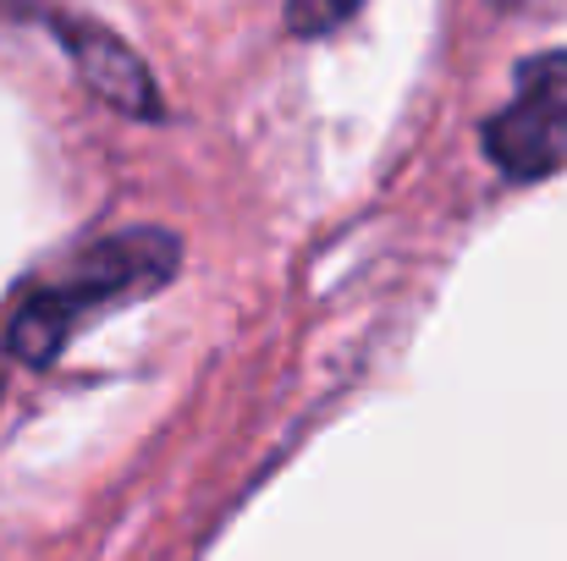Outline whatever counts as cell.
I'll return each instance as SVG.
<instances>
[{
    "mask_svg": "<svg viewBox=\"0 0 567 561\" xmlns=\"http://www.w3.org/2000/svg\"><path fill=\"white\" fill-rule=\"evenodd\" d=\"M359 0H287V28L292 33H331L342 17H353Z\"/></svg>",
    "mask_w": 567,
    "mask_h": 561,
    "instance_id": "cell-4",
    "label": "cell"
},
{
    "mask_svg": "<svg viewBox=\"0 0 567 561\" xmlns=\"http://www.w3.org/2000/svg\"><path fill=\"white\" fill-rule=\"evenodd\" d=\"M55 33H61L66 55L78 61L83 83H89L105 105H116V111H127V116H161V94H155L144 61H138L122 39H111L105 28H89V22H66V17H55Z\"/></svg>",
    "mask_w": 567,
    "mask_h": 561,
    "instance_id": "cell-3",
    "label": "cell"
},
{
    "mask_svg": "<svg viewBox=\"0 0 567 561\" xmlns=\"http://www.w3.org/2000/svg\"><path fill=\"white\" fill-rule=\"evenodd\" d=\"M485 155L518 177V183H540L567 166V55L546 50L529 55L518 66L513 100L507 111H496L485 122Z\"/></svg>",
    "mask_w": 567,
    "mask_h": 561,
    "instance_id": "cell-2",
    "label": "cell"
},
{
    "mask_svg": "<svg viewBox=\"0 0 567 561\" xmlns=\"http://www.w3.org/2000/svg\"><path fill=\"white\" fill-rule=\"evenodd\" d=\"M172 276H177V237H166V231L111 237V242L89 248L78 259V270H66L61 281L39 287L17 309L11 353L28 359V364H50L89 314H100L111 303H127V298H144V292H155Z\"/></svg>",
    "mask_w": 567,
    "mask_h": 561,
    "instance_id": "cell-1",
    "label": "cell"
}]
</instances>
